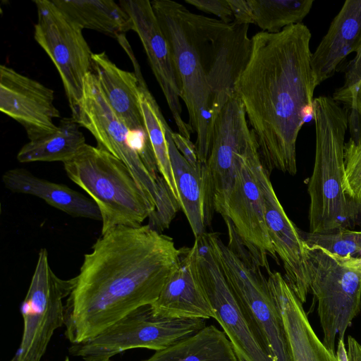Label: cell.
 <instances>
[{"mask_svg":"<svg viewBox=\"0 0 361 361\" xmlns=\"http://www.w3.org/2000/svg\"><path fill=\"white\" fill-rule=\"evenodd\" d=\"M267 281L281 317L291 361H338L314 332L303 304L281 274L271 271Z\"/></svg>","mask_w":361,"mask_h":361,"instance_id":"19","label":"cell"},{"mask_svg":"<svg viewBox=\"0 0 361 361\" xmlns=\"http://www.w3.org/2000/svg\"><path fill=\"white\" fill-rule=\"evenodd\" d=\"M346 350L348 361H361V344L351 336H348Z\"/></svg>","mask_w":361,"mask_h":361,"instance_id":"36","label":"cell"},{"mask_svg":"<svg viewBox=\"0 0 361 361\" xmlns=\"http://www.w3.org/2000/svg\"><path fill=\"white\" fill-rule=\"evenodd\" d=\"M172 130L167 124L166 137L180 208L190 224L195 238L205 232V164L192 166L176 148Z\"/></svg>","mask_w":361,"mask_h":361,"instance_id":"23","label":"cell"},{"mask_svg":"<svg viewBox=\"0 0 361 361\" xmlns=\"http://www.w3.org/2000/svg\"><path fill=\"white\" fill-rule=\"evenodd\" d=\"M110 361H113V360H110Z\"/></svg>","mask_w":361,"mask_h":361,"instance_id":"41","label":"cell"},{"mask_svg":"<svg viewBox=\"0 0 361 361\" xmlns=\"http://www.w3.org/2000/svg\"><path fill=\"white\" fill-rule=\"evenodd\" d=\"M118 41L131 60L134 67V73L138 80L140 108L159 173L166 180L173 195L180 202L166 137V126L168 123L157 101L148 89L142 76L140 66L126 37L125 36L122 37Z\"/></svg>","mask_w":361,"mask_h":361,"instance_id":"24","label":"cell"},{"mask_svg":"<svg viewBox=\"0 0 361 361\" xmlns=\"http://www.w3.org/2000/svg\"><path fill=\"white\" fill-rule=\"evenodd\" d=\"M311 32L302 23L276 33L252 37V53L235 85L262 163L295 176L296 142L303 124L313 118L318 85L312 66Z\"/></svg>","mask_w":361,"mask_h":361,"instance_id":"2","label":"cell"},{"mask_svg":"<svg viewBox=\"0 0 361 361\" xmlns=\"http://www.w3.org/2000/svg\"><path fill=\"white\" fill-rule=\"evenodd\" d=\"M300 232L307 245L321 247L334 255L345 257L361 253V231L343 228L325 234Z\"/></svg>","mask_w":361,"mask_h":361,"instance_id":"29","label":"cell"},{"mask_svg":"<svg viewBox=\"0 0 361 361\" xmlns=\"http://www.w3.org/2000/svg\"><path fill=\"white\" fill-rule=\"evenodd\" d=\"M233 21L238 24L254 23L252 9L248 0H228Z\"/></svg>","mask_w":361,"mask_h":361,"instance_id":"34","label":"cell"},{"mask_svg":"<svg viewBox=\"0 0 361 361\" xmlns=\"http://www.w3.org/2000/svg\"><path fill=\"white\" fill-rule=\"evenodd\" d=\"M119 4L129 16L132 30L138 35L164 94L178 133L190 139V126L182 118L180 90L169 43L160 27L150 1L122 0Z\"/></svg>","mask_w":361,"mask_h":361,"instance_id":"16","label":"cell"},{"mask_svg":"<svg viewBox=\"0 0 361 361\" xmlns=\"http://www.w3.org/2000/svg\"><path fill=\"white\" fill-rule=\"evenodd\" d=\"M141 361H240L226 334L214 325L205 326L194 334Z\"/></svg>","mask_w":361,"mask_h":361,"instance_id":"25","label":"cell"},{"mask_svg":"<svg viewBox=\"0 0 361 361\" xmlns=\"http://www.w3.org/2000/svg\"><path fill=\"white\" fill-rule=\"evenodd\" d=\"M79 127L73 117L61 118L54 133L23 145L17 154L18 161L63 163L71 159L86 144Z\"/></svg>","mask_w":361,"mask_h":361,"instance_id":"27","label":"cell"},{"mask_svg":"<svg viewBox=\"0 0 361 361\" xmlns=\"http://www.w3.org/2000/svg\"><path fill=\"white\" fill-rule=\"evenodd\" d=\"M347 113L331 97L314 99L316 147L307 186L312 233H330L361 223V204L350 199L343 188Z\"/></svg>","mask_w":361,"mask_h":361,"instance_id":"3","label":"cell"},{"mask_svg":"<svg viewBox=\"0 0 361 361\" xmlns=\"http://www.w3.org/2000/svg\"><path fill=\"white\" fill-rule=\"evenodd\" d=\"M334 255L341 265L361 272V257Z\"/></svg>","mask_w":361,"mask_h":361,"instance_id":"37","label":"cell"},{"mask_svg":"<svg viewBox=\"0 0 361 361\" xmlns=\"http://www.w3.org/2000/svg\"><path fill=\"white\" fill-rule=\"evenodd\" d=\"M54 90L5 65L0 66V110L19 123L30 141L54 133L60 112Z\"/></svg>","mask_w":361,"mask_h":361,"instance_id":"17","label":"cell"},{"mask_svg":"<svg viewBox=\"0 0 361 361\" xmlns=\"http://www.w3.org/2000/svg\"><path fill=\"white\" fill-rule=\"evenodd\" d=\"M345 173L343 188L351 200L361 204V142L350 139L344 145Z\"/></svg>","mask_w":361,"mask_h":361,"instance_id":"30","label":"cell"},{"mask_svg":"<svg viewBox=\"0 0 361 361\" xmlns=\"http://www.w3.org/2000/svg\"><path fill=\"white\" fill-rule=\"evenodd\" d=\"M180 248L149 225L118 226L85 255L65 303L71 344L92 338L130 312L153 304L176 270Z\"/></svg>","mask_w":361,"mask_h":361,"instance_id":"1","label":"cell"},{"mask_svg":"<svg viewBox=\"0 0 361 361\" xmlns=\"http://www.w3.org/2000/svg\"><path fill=\"white\" fill-rule=\"evenodd\" d=\"M160 27L169 43L180 83V99L189 116L188 125L196 135L199 162L206 164L216 119L213 98L202 68L189 11L171 0L151 1Z\"/></svg>","mask_w":361,"mask_h":361,"instance_id":"5","label":"cell"},{"mask_svg":"<svg viewBox=\"0 0 361 361\" xmlns=\"http://www.w3.org/2000/svg\"><path fill=\"white\" fill-rule=\"evenodd\" d=\"M262 159L257 140L238 159L234 183L228 203V221L238 241L252 261L268 274L269 257L279 262L267 226L262 191L254 171L255 161Z\"/></svg>","mask_w":361,"mask_h":361,"instance_id":"14","label":"cell"},{"mask_svg":"<svg viewBox=\"0 0 361 361\" xmlns=\"http://www.w3.org/2000/svg\"><path fill=\"white\" fill-rule=\"evenodd\" d=\"M347 109V126L350 135V139L355 144L361 142V114L355 104Z\"/></svg>","mask_w":361,"mask_h":361,"instance_id":"35","label":"cell"},{"mask_svg":"<svg viewBox=\"0 0 361 361\" xmlns=\"http://www.w3.org/2000/svg\"><path fill=\"white\" fill-rule=\"evenodd\" d=\"M353 104L356 105L360 114H361V82L359 84L357 88L355 100L351 105Z\"/></svg>","mask_w":361,"mask_h":361,"instance_id":"39","label":"cell"},{"mask_svg":"<svg viewBox=\"0 0 361 361\" xmlns=\"http://www.w3.org/2000/svg\"><path fill=\"white\" fill-rule=\"evenodd\" d=\"M256 137L250 129L241 101L235 94L219 112L214 126L210 152L205 164V220L211 224L214 212L228 218V203L238 161Z\"/></svg>","mask_w":361,"mask_h":361,"instance_id":"12","label":"cell"},{"mask_svg":"<svg viewBox=\"0 0 361 361\" xmlns=\"http://www.w3.org/2000/svg\"><path fill=\"white\" fill-rule=\"evenodd\" d=\"M80 27L94 30L116 39L130 30V18L120 4L112 0H52Z\"/></svg>","mask_w":361,"mask_h":361,"instance_id":"26","label":"cell"},{"mask_svg":"<svg viewBox=\"0 0 361 361\" xmlns=\"http://www.w3.org/2000/svg\"><path fill=\"white\" fill-rule=\"evenodd\" d=\"M361 82V46L355 57L348 63L345 73L344 82L333 94L332 99L348 108L355 100L357 88Z\"/></svg>","mask_w":361,"mask_h":361,"instance_id":"31","label":"cell"},{"mask_svg":"<svg viewBox=\"0 0 361 361\" xmlns=\"http://www.w3.org/2000/svg\"><path fill=\"white\" fill-rule=\"evenodd\" d=\"M92 61V72L116 115L132 131L147 135L140 108L138 80L135 73L118 68L104 51L93 53Z\"/></svg>","mask_w":361,"mask_h":361,"instance_id":"21","label":"cell"},{"mask_svg":"<svg viewBox=\"0 0 361 361\" xmlns=\"http://www.w3.org/2000/svg\"><path fill=\"white\" fill-rule=\"evenodd\" d=\"M338 361H348L346 344L343 339L338 341L337 350L336 352Z\"/></svg>","mask_w":361,"mask_h":361,"instance_id":"38","label":"cell"},{"mask_svg":"<svg viewBox=\"0 0 361 361\" xmlns=\"http://www.w3.org/2000/svg\"><path fill=\"white\" fill-rule=\"evenodd\" d=\"M63 164L68 178L97 205L102 235L118 226H140L154 211L130 169L107 151L85 144Z\"/></svg>","mask_w":361,"mask_h":361,"instance_id":"4","label":"cell"},{"mask_svg":"<svg viewBox=\"0 0 361 361\" xmlns=\"http://www.w3.org/2000/svg\"><path fill=\"white\" fill-rule=\"evenodd\" d=\"M264 204L268 233L276 254L283 262V278L303 304L310 293L305 243L300 229L289 219L274 190L262 159L254 164Z\"/></svg>","mask_w":361,"mask_h":361,"instance_id":"15","label":"cell"},{"mask_svg":"<svg viewBox=\"0 0 361 361\" xmlns=\"http://www.w3.org/2000/svg\"><path fill=\"white\" fill-rule=\"evenodd\" d=\"M198 10L212 13L225 23L233 21L231 6L228 0H185Z\"/></svg>","mask_w":361,"mask_h":361,"instance_id":"32","label":"cell"},{"mask_svg":"<svg viewBox=\"0 0 361 361\" xmlns=\"http://www.w3.org/2000/svg\"><path fill=\"white\" fill-rule=\"evenodd\" d=\"M64 361H71L68 356H66Z\"/></svg>","mask_w":361,"mask_h":361,"instance_id":"40","label":"cell"},{"mask_svg":"<svg viewBox=\"0 0 361 361\" xmlns=\"http://www.w3.org/2000/svg\"><path fill=\"white\" fill-rule=\"evenodd\" d=\"M195 266L214 312V319L232 343L240 361H274L228 284L220 266L212 233L195 238Z\"/></svg>","mask_w":361,"mask_h":361,"instance_id":"11","label":"cell"},{"mask_svg":"<svg viewBox=\"0 0 361 361\" xmlns=\"http://www.w3.org/2000/svg\"><path fill=\"white\" fill-rule=\"evenodd\" d=\"M212 234L224 274L262 345L274 361H291L281 317L261 268Z\"/></svg>","mask_w":361,"mask_h":361,"instance_id":"8","label":"cell"},{"mask_svg":"<svg viewBox=\"0 0 361 361\" xmlns=\"http://www.w3.org/2000/svg\"><path fill=\"white\" fill-rule=\"evenodd\" d=\"M195 249L180 248L179 264L151 305L154 314L181 319H214V312L195 266Z\"/></svg>","mask_w":361,"mask_h":361,"instance_id":"18","label":"cell"},{"mask_svg":"<svg viewBox=\"0 0 361 361\" xmlns=\"http://www.w3.org/2000/svg\"><path fill=\"white\" fill-rule=\"evenodd\" d=\"M74 278L64 280L52 271L47 250L42 248L21 305L23 331L21 341L9 361H40L56 330L65 324V305Z\"/></svg>","mask_w":361,"mask_h":361,"instance_id":"10","label":"cell"},{"mask_svg":"<svg viewBox=\"0 0 361 361\" xmlns=\"http://www.w3.org/2000/svg\"><path fill=\"white\" fill-rule=\"evenodd\" d=\"M37 20L34 38L59 71L72 114L82 97L85 78L92 71L91 49L82 27L52 0H35Z\"/></svg>","mask_w":361,"mask_h":361,"instance_id":"13","label":"cell"},{"mask_svg":"<svg viewBox=\"0 0 361 361\" xmlns=\"http://www.w3.org/2000/svg\"><path fill=\"white\" fill-rule=\"evenodd\" d=\"M360 46L361 0H346L312 54L318 85L332 77L340 63Z\"/></svg>","mask_w":361,"mask_h":361,"instance_id":"20","label":"cell"},{"mask_svg":"<svg viewBox=\"0 0 361 361\" xmlns=\"http://www.w3.org/2000/svg\"><path fill=\"white\" fill-rule=\"evenodd\" d=\"M305 249L322 343L336 355V338L344 340L348 327L361 310V272L341 265L333 253L321 247L305 243Z\"/></svg>","mask_w":361,"mask_h":361,"instance_id":"9","label":"cell"},{"mask_svg":"<svg viewBox=\"0 0 361 361\" xmlns=\"http://www.w3.org/2000/svg\"><path fill=\"white\" fill-rule=\"evenodd\" d=\"M205 319L166 317L153 313L151 305L140 307L84 342L72 344L69 353L84 361H110L128 350L159 351L194 334Z\"/></svg>","mask_w":361,"mask_h":361,"instance_id":"7","label":"cell"},{"mask_svg":"<svg viewBox=\"0 0 361 361\" xmlns=\"http://www.w3.org/2000/svg\"><path fill=\"white\" fill-rule=\"evenodd\" d=\"M73 119L90 131L97 147L121 160L135 180L156 206L159 173L153 149L147 134L132 131L116 115L105 98L95 74L84 80L83 94Z\"/></svg>","mask_w":361,"mask_h":361,"instance_id":"6","label":"cell"},{"mask_svg":"<svg viewBox=\"0 0 361 361\" xmlns=\"http://www.w3.org/2000/svg\"><path fill=\"white\" fill-rule=\"evenodd\" d=\"M254 23L263 32L276 33L286 27L302 23L313 0H248Z\"/></svg>","mask_w":361,"mask_h":361,"instance_id":"28","label":"cell"},{"mask_svg":"<svg viewBox=\"0 0 361 361\" xmlns=\"http://www.w3.org/2000/svg\"><path fill=\"white\" fill-rule=\"evenodd\" d=\"M5 187L13 192L31 195L74 217L102 221L96 203L69 187L37 177L25 169H13L4 173Z\"/></svg>","mask_w":361,"mask_h":361,"instance_id":"22","label":"cell"},{"mask_svg":"<svg viewBox=\"0 0 361 361\" xmlns=\"http://www.w3.org/2000/svg\"><path fill=\"white\" fill-rule=\"evenodd\" d=\"M173 141L182 156L193 167L197 168L201 163L199 162L195 145L178 133L171 132Z\"/></svg>","mask_w":361,"mask_h":361,"instance_id":"33","label":"cell"}]
</instances>
